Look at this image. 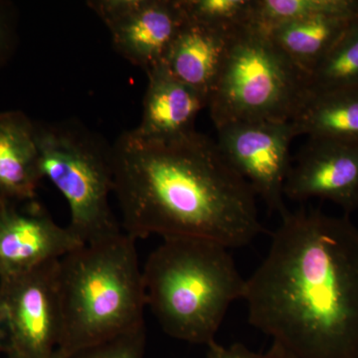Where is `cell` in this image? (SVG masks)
<instances>
[{
  "label": "cell",
  "mask_w": 358,
  "mask_h": 358,
  "mask_svg": "<svg viewBox=\"0 0 358 358\" xmlns=\"http://www.w3.org/2000/svg\"><path fill=\"white\" fill-rule=\"evenodd\" d=\"M243 300L250 324L296 358H358V227L287 211Z\"/></svg>",
  "instance_id": "obj_1"
},
{
  "label": "cell",
  "mask_w": 358,
  "mask_h": 358,
  "mask_svg": "<svg viewBox=\"0 0 358 358\" xmlns=\"http://www.w3.org/2000/svg\"><path fill=\"white\" fill-rule=\"evenodd\" d=\"M145 343L147 333L143 324L63 358H143Z\"/></svg>",
  "instance_id": "obj_20"
},
{
  "label": "cell",
  "mask_w": 358,
  "mask_h": 358,
  "mask_svg": "<svg viewBox=\"0 0 358 358\" xmlns=\"http://www.w3.org/2000/svg\"><path fill=\"white\" fill-rule=\"evenodd\" d=\"M0 204V279L60 259L85 245L36 202Z\"/></svg>",
  "instance_id": "obj_11"
},
{
  "label": "cell",
  "mask_w": 358,
  "mask_h": 358,
  "mask_svg": "<svg viewBox=\"0 0 358 358\" xmlns=\"http://www.w3.org/2000/svg\"><path fill=\"white\" fill-rule=\"evenodd\" d=\"M207 346H208V353H207L208 358H296L293 353L275 341H273L270 350L265 353L251 352L241 343H234L226 348L213 341Z\"/></svg>",
  "instance_id": "obj_21"
},
{
  "label": "cell",
  "mask_w": 358,
  "mask_h": 358,
  "mask_svg": "<svg viewBox=\"0 0 358 358\" xmlns=\"http://www.w3.org/2000/svg\"><path fill=\"white\" fill-rule=\"evenodd\" d=\"M13 31L6 6L0 2V67L6 63L13 50Z\"/></svg>",
  "instance_id": "obj_22"
},
{
  "label": "cell",
  "mask_w": 358,
  "mask_h": 358,
  "mask_svg": "<svg viewBox=\"0 0 358 358\" xmlns=\"http://www.w3.org/2000/svg\"><path fill=\"white\" fill-rule=\"evenodd\" d=\"M136 241L124 232L59 259L62 333L56 358L145 324L147 298Z\"/></svg>",
  "instance_id": "obj_3"
},
{
  "label": "cell",
  "mask_w": 358,
  "mask_h": 358,
  "mask_svg": "<svg viewBox=\"0 0 358 358\" xmlns=\"http://www.w3.org/2000/svg\"><path fill=\"white\" fill-rule=\"evenodd\" d=\"M6 358H24L21 357L20 355H18L17 352H14L13 350H9L8 352L6 353Z\"/></svg>",
  "instance_id": "obj_24"
},
{
  "label": "cell",
  "mask_w": 358,
  "mask_h": 358,
  "mask_svg": "<svg viewBox=\"0 0 358 358\" xmlns=\"http://www.w3.org/2000/svg\"><path fill=\"white\" fill-rule=\"evenodd\" d=\"M143 278L147 306L164 333L196 345L215 341L246 287L229 249L199 238L164 239L148 256Z\"/></svg>",
  "instance_id": "obj_4"
},
{
  "label": "cell",
  "mask_w": 358,
  "mask_h": 358,
  "mask_svg": "<svg viewBox=\"0 0 358 358\" xmlns=\"http://www.w3.org/2000/svg\"><path fill=\"white\" fill-rule=\"evenodd\" d=\"M358 86V17L307 78L308 94Z\"/></svg>",
  "instance_id": "obj_18"
},
{
  "label": "cell",
  "mask_w": 358,
  "mask_h": 358,
  "mask_svg": "<svg viewBox=\"0 0 358 358\" xmlns=\"http://www.w3.org/2000/svg\"><path fill=\"white\" fill-rule=\"evenodd\" d=\"M307 96V77L272 41L248 24L238 28L207 109L216 129L250 122H291Z\"/></svg>",
  "instance_id": "obj_5"
},
{
  "label": "cell",
  "mask_w": 358,
  "mask_h": 358,
  "mask_svg": "<svg viewBox=\"0 0 358 358\" xmlns=\"http://www.w3.org/2000/svg\"><path fill=\"white\" fill-rule=\"evenodd\" d=\"M147 75L143 114L133 133L145 140H169L195 131V120L207 108L206 99L176 79L164 63Z\"/></svg>",
  "instance_id": "obj_12"
},
{
  "label": "cell",
  "mask_w": 358,
  "mask_h": 358,
  "mask_svg": "<svg viewBox=\"0 0 358 358\" xmlns=\"http://www.w3.org/2000/svg\"><path fill=\"white\" fill-rule=\"evenodd\" d=\"M9 348H10V343H9L6 310L0 301V352L6 353Z\"/></svg>",
  "instance_id": "obj_23"
},
{
  "label": "cell",
  "mask_w": 358,
  "mask_h": 358,
  "mask_svg": "<svg viewBox=\"0 0 358 358\" xmlns=\"http://www.w3.org/2000/svg\"><path fill=\"white\" fill-rule=\"evenodd\" d=\"M187 20L234 29L251 24L253 0H179Z\"/></svg>",
  "instance_id": "obj_19"
},
{
  "label": "cell",
  "mask_w": 358,
  "mask_h": 358,
  "mask_svg": "<svg viewBox=\"0 0 358 358\" xmlns=\"http://www.w3.org/2000/svg\"><path fill=\"white\" fill-rule=\"evenodd\" d=\"M42 179L35 122L21 110L0 113V204L33 201Z\"/></svg>",
  "instance_id": "obj_14"
},
{
  "label": "cell",
  "mask_w": 358,
  "mask_h": 358,
  "mask_svg": "<svg viewBox=\"0 0 358 358\" xmlns=\"http://www.w3.org/2000/svg\"><path fill=\"white\" fill-rule=\"evenodd\" d=\"M355 20L319 16L264 31L268 33L282 53L308 78Z\"/></svg>",
  "instance_id": "obj_16"
},
{
  "label": "cell",
  "mask_w": 358,
  "mask_h": 358,
  "mask_svg": "<svg viewBox=\"0 0 358 358\" xmlns=\"http://www.w3.org/2000/svg\"><path fill=\"white\" fill-rule=\"evenodd\" d=\"M110 31L115 50L145 73L164 63L185 24L179 0H90Z\"/></svg>",
  "instance_id": "obj_9"
},
{
  "label": "cell",
  "mask_w": 358,
  "mask_h": 358,
  "mask_svg": "<svg viewBox=\"0 0 358 358\" xmlns=\"http://www.w3.org/2000/svg\"><path fill=\"white\" fill-rule=\"evenodd\" d=\"M59 259L0 279V301L6 310L9 343L24 358H56L61 333L57 287Z\"/></svg>",
  "instance_id": "obj_7"
},
{
  "label": "cell",
  "mask_w": 358,
  "mask_h": 358,
  "mask_svg": "<svg viewBox=\"0 0 358 358\" xmlns=\"http://www.w3.org/2000/svg\"><path fill=\"white\" fill-rule=\"evenodd\" d=\"M238 28L213 27L186 18L164 59L169 72L203 96L207 105Z\"/></svg>",
  "instance_id": "obj_13"
},
{
  "label": "cell",
  "mask_w": 358,
  "mask_h": 358,
  "mask_svg": "<svg viewBox=\"0 0 358 358\" xmlns=\"http://www.w3.org/2000/svg\"><path fill=\"white\" fill-rule=\"evenodd\" d=\"M358 17V0H253L251 24L263 30L319 17Z\"/></svg>",
  "instance_id": "obj_17"
},
{
  "label": "cell",
  "mask_w": 358,
  "mask_h": 358,
  "mask_svg": "<svg viewBox=\"0 0 358 358\" xmlns=\"http://www.w3.org/2000/svg\"><path fill=\"white\" fill-rule=\"evenodd\" d=\"M42 176L69 205L73 234L84 244L119 236L124 231L110 208L114 192L113 145L73 120L35 122Z\"/></svg>",
  "instance_id": "obj_6"
},
{
  "label": "cell",
  "mask_w": 358,
  "mask_h": 358,
  "mask_svg": "<svg viewBox=\"0 0 358 358\" xmlns=\"http://www.w3.org/2000/svg\"><path fill=\"white\" fill-rule=\"evenodd\" d=\"M113 169L122 228L134 239L199 238L231 249L265 231L253 188L196 129L169 140L124 131L113 145Z\"/></svg>",
  "instance_id": "obj_2"
},
{
  "label": "cell",
  "mask_w": 358,
  "mask_h": 358,
  "mask_svg": "<svg viewBox=\"0 0 358 358\" xmlns=\"http://www.w3.org/2000/svg\"><path fill=\"white\" fill-rule=\"evenodd\" d=\"M291 122L296 136L358 143V86L308 94Z\"/></svg>",
  "instance_id": "obj_15"
},
{
  "label": "cell",
  "mask_w": 358,
  "mask_h": 358,
  "mask_svg": "<svg viewBox=\"0 0 358 358\" xmlns=\"http://www.w3.org/2000/svg\"><path fill=\"white\" fill-rule=\"evenodd\" d=\"M218 147L271 212L286 213L284 188L296 138L291 122H250L216 129Z\"/></svg>",
  "instance_id": "obj_8"
},
{
  "label": "cell",
  "mask_w": 358,
  "mask_h": 358,
  "mask_svg": "<svg viewBox=\"0 0 358 358\" xmlns=\"http://www.w3.org/2000/svg\"><path fill=\"white\" fill-rule=\"evenodd\" d=\"M285 197L329 200L346 215L358 210V143L308 138L292 164Z\"/></svg>",
  "instance_id": "obj_10"
}]
</instances>
